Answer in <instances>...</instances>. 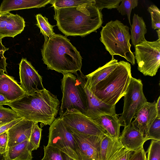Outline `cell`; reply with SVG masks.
<instances>
[{
    "label": "cell",
    "mask_w": 160,
    "mask_h": 160,
    "mask_svg": "<svg viewBox=\"0 0 160 160\" xmlns=\"http://www.w3.org/2000/svg\"><path fill=\"white\" fill-rule=\"evenodd\" d=\"M93 3L77 7L54 8L58 29L65 36L84 37L97 32L103 22L102 14Z\"/></svg>",
    "instance_id": "1"
},
{
    "label": "cell",
    "mask_w": 160,
    "mask_h": 160,
    "mask_svg": "<svg viewBox=\"0 0 160 160\" xmlns=\"http://www.w3.org/2000/svg\"><path fill=\"white\" fill-rule=\"evenodd\" d=\"M60 104L57 96L44 88L6 105L22 119L50 125L56 119Z\"/></svg>",
    "instance_id": "2"
},
{
    "label": "cell",
    "mask_w": 160,
    "mask_h": 160,
    "mask_svg": "<svg viewBox=\"0 0 160 160\" xmlns=\"http://www.w3.org/2000/svg\"><path fill=\"white\" fill-rule=\"evenodd\" d=\"M41 52L42 59L48 69L62 74L81 71L82 57L65 36L55 34L44 42Z\"/></svg>",
    "instance_id": "3"
},
{
    "label": "cell",
    "mask_w": 160,
    "mask_h": 160,
    "mask_svg": "<svg viewBox=\"0 0 160 160\" xmlns=\"http://www.w3.org/2000/svg\"><path fill=\"white\" fill-rule=\"evenodd\" d=\"M106 78L88 89L100 100L113 105L123 96L132 77L131 64L121 61Z\"/></svg>",
    "instance_id": "4"
},
{
    "label": "cell",
    "mask_w": 160,
    "mask_h": 160,
    "mask_svg": "<svg viewBox=\"0 0 160 160\" xmlns=\"http://www.w3.org/2000/svg\"><path fill=\"white\" fill-rule=\"evenodd\" d=\"M129 29L128 27L120 21L111 20L102 27L100 39L112 57L119 55L133 65L135 58L130 49Z\"/></svg>",
    "instance_id": "5"
},
{
    "label": "cell",
    "mask_w": 160,
    "mask_h": 160,
    "mask_svg": "<svg viewBox=\"0 0 160 160\" xmlns=\"http://www.w3.org/2000/svg\"><path fill=\"white\" fill-rule=\"evenodd\" d=\"M61 80L62 97L60 114L66 110H76L86 115L87 102L84 91L76 76L72 73L63 74Z\"/></svg>",
    "instance_id": "6"
},
{
    "label": "cell",
    "mask_w": 160,
    "mask_h": 160,
    "mask_svg": "<svg viewBox=\"0 0 160 160\" xmlns=\"http://www.w3.org/2000/svg\"><path fill=\"white\" fill-rule=\"evenodd\" d=\"M135 48L138 70L144 76H155L160 67V38L153 42L145 39Z\"/></svg>",
    "instance_id": "7"
},
{
    "label": "cell",
    "mask_w": 160,
    "mask_h": 160,
    "mask_svg": "<svg viewBox=\"0 0 160 160\" xmlns=\"http://www.w3.org/2000/svg\"><path fill=\"white\" fill-rule=\"evenodd\" d=\"M123 96V111L118 118L122 125L123 123L125 127L131 122L136 113L148 102L143 92L141 80L132 77Z\"/></svg>",
    "instance_id": "8"
},
{
    "label": "cell",
    "mask_w": 160,
    "mask_h": 160,
    "mask_svg": "<svg viewBox=\"0 0 160 160\" xmlns=\"http://www.w3.org/2000/svg\"><path fill=\"white\" fill-rule=\"evenodd\" d=\"M48 138V145L58 148L74 160H79L74 138L60 117L50 125Z\"/></svg>",
    "instance_id": "9"
},
{
    "label": "cell",
    "mask_w": 160,
    "mask_h": 160,
    "mask_svg": "<svg viewBox=\"0 0 160 160\" xmlns=\"http://www.w3.org/2000/svg\"><path fill=\"white\" fill-rule=\"evenodd\" d=\"M60 114L67 128L71 131L88 136H102L105 134L95 120L76 110H67Z\"/></svg>",
    "instance_id": "10"
},
{
    "label": "cell",
    "mask_w": 160,
    "mask_h": 160,
    "mask_svg": "<svg viewBox=\"0 0 160 160\" xmlns=\"http://www.w3.org/2000/svg\"><path fill=\"white\" fill-rule=\"evenodd\" d=\"M68 130L75 140L79 160H101V144L103 136L86 135Z\"/></svg>",
    "instance_id": "11"
},
{
    "label": "cell",
    "mask_w": 160,
    "mask_h": 160,
    "mask_svg": "<svg viewBox=\"0 0 160 160\" xmlns=\"http://www.w3.org/2000/svg\"><path fill=\"white\" fill-rule=\"evenodd\" d=\"M77 78L85 93L87 102V111L86 116L95 120L105 115L116 114L115 105L107 104L100 100L87 88L86 78L82 72H77Z\"/></svg>",
    "instance_id": "12"
},
{
    "label": "cell",
    "mask_w": 160,
    "mask_h": 160,
    "mask_svg": "<svg viewBox=\"0 0 160 160\" xmlns=\"http://www.w3.org/2000/svg\"><path fill=\"white\" fill-rule=\"evenodd\" d=\"M20 86L26 94L30 95L44 88L42 77L26 59L19 64Z\"/></svg>",
    "instance_id": "13"
},
{
    "label": "cell",
    "mask_w": 160,
    "mask_h": 160,
    "mask_svg": "<svg viewBox=\"0 0 160 160\" xmlns=\"http://www.w3.org/2000/svg\"><path fill=\"white\" fill-rule=\"evenodd\" d=\"M23 18L18 14L8 12L0 13V38L14 37L21 33L25 27Z\"/></svg>",
    "instance_id": "14"
},
{
    "label": "cell",
    "mask_w": 160,
    "mask_h": 160,
    "mask_svg": "<svg viewBox=\"0 0 160 160\" xmlns=\"http://www.w3.org/2000/svg\"><path fill=\"white\" fill-rule=\"evenodd\" d=\"M157 116L156 102H147L136 113L131 123L144 136Z\"/></svg>",
    "instance_id": "15"
},
{
    "label": "cell",
    "mask_w": 160,
    "mask_h": 160,
    "mask_svg": "<svg viewBox=\"0 0 160 160\" xmlns=\"http://www.w3.org/2000/svg\"><path fill=\"white\" fill-rule=\"evenodd\" d=\"M36 122L22 119L8 130L9 148L29 140Z\"/></svg>",
    "instance_id": "16"
},
{
    "label": "cell",
    "mask_w": 160,
    "mask_h": 160,
    "mask_svg": "<svg viewBox=\"0 0 160 160\" xmlns=\"http://www.w3.org/2000/svg\"><path fill=\"white\" fill-rule=\"evenodd\" d=\"M119 140L125 149L135 151L143 146L147 140L131 122L124 127Z\"/></svg>",
    "instance_id": "17"
},
{
    "label": "cell",
    "mask_w": 160,
    "mask_h": 160,
    "mask_svg": "<svg viewBox=\"0 0 160 160\" xmlns=\"http://www.w3.org/2000/svg\"><path fill=\"white\" fill-rule=\"evenodd\" d=\"M0 94L9 102L18 100L26 94L14 77L5 74L0 78Z\"/></svg>",
    "instance_id": "18"
},
{
    "label": "cell",
    "mask_w": 160,
    "mask_h": 160,
    "mask_svg": "<svg viewBox=\"0 0 160 160\" xmlns=\"http://www.w3.org/2000/svg\"><path fill=\"white\" fill-rule=\"evenodd\" d=\"M51 0H3L0 6V13L13 10L40 8L50 3Z\"/></svg>",
    "instance_id": "19"
},
{
    "label": "cell",
    "mask_w": 160,
    "mask_h": 160,
    "mask_svg": "<svg viewBox=\"0 0 160 160\" xmlns=\"http://www.w3.org/2000/svg\"><path fill=\"white\" fill-rule=\"evenodd\" d=\"M95 120L103 129L106 135L113 139H119L120 128L122 125L117 114L105 115Z\"/></svg>",
    "instance_id": "20"
},
{
    "label": "cell",
    "mask_w": 160,
    "mask_h": 160,
    "mask_svg": "<svg viewBox=\"0 0 160 160\" xmlns=\"http://www.w3.org/2000/svg\"><path fill=\"white\" fill-rule=\"evenodd\" d=\"M118 62V60L112 56L111 60L105 65L86 75L85 85L87 89H90L106 78L117 67Z\"/></svg>",
    "instance_id": "21"
},
{
    "label": "cell",
    "mask_w": 160,
    "mask_h": 160,
    "mask_svg": "<svg viewBox=\"0 0 160 160\" xmlns=\"http://www.w3.org/2000/svg\"><path fill=\"white\" fill-rule=\"evenodd\" d=\"M124 147L119 139H112L105 134L102 137L101 144V160H112Z\"/></svg>",
    "instance_id": "22"
},
{
    "label": "cell",
    "mask_w": 160,
    "mask_h": 160,
    "mask_svg": "<svg viewBox=\"0 0 160 160\" xmlns=\"http://www.w3.org/2000/svg\"><path fill=\"white\" fill-rule=\"evenodd\" d=\"M32 151L29 140L9 148L7 160H31Z\"/></svg>",
    "instance_id": "23"
},
{
    "label": "cell",
    "mask_w": 160,
    "mask_h": 160,
    "mask_svg": "<svg viewBox=\"0 0 160 160\" xmlns=\"http://www.w3.org/2000/svg\"><path fill=\"white\" fill-rule=\"evenodd\" d=\"M146 26L142 18L134 13L131 26L130 35L132 43L135 46L145 39Z\"/></svg>",
    "instance_id": "24"
},
{
    "label": "cell",
    "mask_w": 160,
    "mask_h": 160,
    "mask_svg": "<svg viewBox=\"0 0 160 160\" xmlns=\"http://www.w3.org/2000/svg\"><path fill=\"white\" fill-rule=\"evenodd\" d=\"M36 18L37 22L36 25L40 29L41 32L44 35L46 42L55 34L53 29L54 26L51 25L48 18L40 14L36 15Z\"/></svg>",
    "instance_id": "25"
},
{
    "label": "cell",
    "mask_w": 160,
    "mask_h": 160,
    "mask_svg": "<svg viewBox=\"0 0 160 160\" xmlns=\"http://www.w3.org/2000/svg\"><path fill=\"white\" fill-rule=\"evenodd\" d=\"M94 3V0H51L50 3L54 8L77 7L85 3Z\"/></svg>",
    "instance_id": "26"
},
{
    "label": "cell",
    "mask_w": 160,
    "mask_h": 160,
    "mask_svg": "<svg viewBox=\"0 0 160 160\" xmlns=\"http://www.w3.org/2000/svg\"><path fill=\"white\" fill-rule=\"evenodd\" d=\"M20 118L12 109L0 106V127Z\"/></svg>",
    "instance_id": "27"
},
{
    "label": "cell",
    "mask_w": 160,
    "mask_h": 160,
    "mask_svg": "<svg viewBox=\"0 0 160 160\" xmlns=\"http://www.w3.org/2000/svg\"><path fill=\"white\" fill-rule=\"evenodd\" d=\"M120 5L117 8L118 12L122 15H127L128 19L130 26L131 24L130 21V16L132 9L137 7L138 4V0H121Z\"/></svg>",
    "instance_id": "28"
},
{
    "label": "cell",
    "mask_w": 160,
    "mask_h": 160,
    "mask_svg": "<svg viewBox=\"0 0 160 160\" xmlns=\"http://www.w3.org/2000/svg\"><path fill=\"white\" fill-rule=\"evenodd\" d=\"M44 155L41 160H64L62 152L51 145L44 146Z\"/></svg>",
    "instance_id": "29"
},
{
    "label": "cell",
    "mask_w": 160,
    "mask_h": 160,
    "mask_svg": "<svg viewBox=\"0 0 160 160\" xmlns=\"http://www.w3.org/2000/svg\"><path fill=\"white\" fill-rule=\"evenodd\" d=\"M144 137L149 139L160 141V118L156 117L149 128Z\"/></svg>",
    "instance_id": "30"
},
{
    "label": "cell",
    "mask_w": 160,
    "mask_h": 160,
    "mask_svg": "<svg viewBox=\"0 0 160 160\" xmlns=\"http://www.w3.org/2000/svg\"><path fill=\"white\" fill-rule=\"evenodd\" d=\"M146 152V160H160V141L152 140Z\"/></svg>",
    "instance_id": "31"
},
{
    "label": "cell",
    "mask_w": 160,
    "mask_h": 160,
    "mask_svg": "<svg viewBox=\"0 0 160 160\" xmlns=\"http://www.w3.org/2000/svg\"><path fill=\"white\" fill-rule=\"evenodd\" d=\"M42 130V129L39 127L38 123L36 122L29 140L32 151L37 150L39 147Z\"/></svg>",
    "instance_id": "32"
},
{
    "label": "cell",
    "mask_w": 160,
    "mask_h": 160,
    "mask_svg": "<svg viewBox=\"0 0 160 160\" xmlns=\"http://www.w3.org/2000/svg\"><path fill=\"white\" fill-rule=\"evenodd\" d=\"M148 11L151 17L152 27L154 30H160V11L155 5H152L149 7Z\"/></svg>",
    "instance_id": "33"
},
{
    "label": "cell",
    "mask_w": 160,
    "mask_h": 160,
    "mask_svg": "<svg viewBox=\"0 0 160 160\" xmlns=\"http://www.w3.org/2000/svg\"><path fill=\"white\" fill-rule=\"evenodd\" d=\"M93 5L100 11L103 8H117L121 0H94Z\"/></svg>",
    "instance_id": "34"
},
{
    "label": "cell",
    "mask_w": 160,
    "mask_h": 160,
    "mask_svg": "<svg viewBox=\"0 0 160 160\" xmlns=\"http://www.w3.org/2000/svg\"><path fill=\"white\" fill-rule=\"evenodd\" d=\"M8 131L0 134V153L3 154L8 151Z\"/></svg>",
    "instance_id": "35"
},
{
    "label": "cell",
    "mask_w": 160,
    "mask_h": 160,
    "mask_svg": "<svg viewBox=\"0 0 160 160\" xmlns=\"http://www.w3.org/2000/svg\"><path fill=\"white\" fill-rule=\"evenodd\" d=\"M2 39L0 38V69L7 72L6 67L7 63L6 62V58L4 56V53L9 48H6L2 44Z\"/></svg>",
    "instance_id": "36"
},
{
    "label": "cell",
    "mask_w": 160,
    "mask_h": 160,
    "mask_svg": "<svg viewBox=\"0 0 160 160\" xmlns=\"http://www.w3.org/2000/svg\"><path fill=\"white\" fill-rule=\"evenodd\" d=\"M146 152L142 146L136 151L133 152L128 160H146Z\"/></svg>",
    "instance_id": "37"
},
{
    "label": "cell",
    "mask_w": 160,
    "mask_h": 160,
    "mask_svg": "<svg viewBox=\"0 0 160 160\" xmlns=\"http://www.w3.org/2000/svg\"><path fill=\"white\" fill-rule=\"evenodd\" d=\"M133 152L124 148L112 160H128Z\"/></svg>",
    "instance_id": "38"
},
{
    "label": "cell",
    "mask_w": 160,
    "mask_h": 160,
    "mask_svg": "<svg viewBox=\"0 0 160 160\" xmlns=\"http://www.w3.org/2000/svg\"><path fill=\"white\" fill-rule=\"evenodd\" d=\"M22 118H20L16 119L11 122L0 127V134L3 132L8 131L10 128L18 123Z\"/></svg>",
    "instance_id": "39"
},
{
    "label": "cell",
    "mask_w": 160,
    "mask_h": 160,
    "mask_svg": "<svg viewBox=\"0 0 160 160\" xmlns=\"http://www.w3.org/2000/svg\"><path fill=\"white\" fill-rule=\"evenodd\" d=\"M156 109L157 112V117L160 118V96H159L156 102Z\"/></svg>",
    "instance_id": "40"
},
{
    "label": "cell",
    "mask_w": 160,
    "mask_h": 160,
    "mask_svg": "<svg viewBox=\"0 0 160 160\" xmlns=\"http://www.w3.org/2000/svg\"><path fill=\"white\" fill-rule=\"evenodd\" d=\"M8 102H9L4 96L0 94V106L6 105Z\"/></svg>",
    "instance_id": "41"
},
{
    "label": "cell",
    "mask_w": 160,
    "mask_h": 160,
    "mask_svg": "<svg viewBox=\"0 0 160 160\" xmlns=\"http://www.w3.org/2000/svg\"><path fill=\"white\" fill-rule=\"evenodd\" d=\"M8 151L3 154L0 153V160H7Z\"/></svg>",
    "instance_id": "42"
},
{
    "label": "cell",
    "mask_w": 160,
    "mask_h": 160,
    "mask_svg": "<svg viewBox=\"0 0 160 160\" xmlns=\"http://www.w3.org/2000/svg\"><path fill=\"white\" fill-rule=\"evenodd\" d=\"M64 160H74L66 154L62 153Z\"/></svg>",
    "instance_id": "43"
},
{
    "label": "cell",
    "mask_w": 160,
    "mask_h": 160,
    "mask_svg": "<svg viewBox=\"0 0 160 160\" xmlns=\"http://www.w3.org/2000/svg\"><path fill=\"white\" fill-rule=\"evenodd\" d=\"M4 71L0 69V78L4 74Z\"/></svg>",
    "instance_id": "44"
},
{
    "label": "cell",
    "mask_w": 160,
    "mask_h": 160,
    "mask_svg": "<svg viewBox=\"0 0 160 160\" xmlns=\"http://www.w3.org/2000/svg\"><path fill=\"white\" fill-rule=\"evenodd\" d=\"M157 32V33L158 35V38H160V30H158L156 31Z\"/></svg>",
    "instance_id": "45"
}]
</instances>
